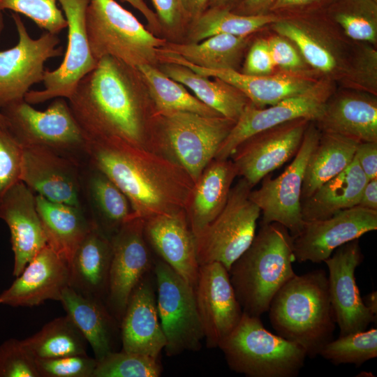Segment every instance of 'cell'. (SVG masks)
<instances>
[{
    "instance_id": "cell-38",
    "label": "cell",
    "mask_w": 377,
    "mask_h": 377,
    "mask_svg": "<svg viewBox=\"0 0 377 377\" xmlns=\"http://www.w3.org/2000/svg\"><path fill=\"white\" fill-rule=\"evenodd\" d=\"M22 341L36 360L87 354V340L67 315L52 320Z\"/></svg>"
},
{
    "instance_id": "cell-14",
    "label": "cell",
    "mask_w": 377,
    "mask_h": 377,
    "mask_svg": "<svg viewBox=\"0 0 377 377\" xmlns=\"http://www.w3.org/2000/svg\"><path fill=\"white\" fill-rule=\"evenodd\" d=\"M333 93L330 82L322 80L304 92L268 108H259L250 103L221 144L214 158H230L242 142L267 129L298 119L314 121Z\"/></svg>"
},
{
    "instance_id": "cell-41",
    "label": "cell",
    "mask_w": 377,
    "mask_h": 377,
    "mask_svg": "<svg viewBox=\"0 0 377 377\" xmlns=\"http://www.w3.org/2000/svg\"><path fill=\"white\" fill-rule=\"evenodd\" d=\"M319 355L334 364H353L359 367L377 357V330L339 336L328 342Z\"/></svg>"
},
{
    "instance_id": "cell-48",
    "label": "cell",
    "mask_w": 377,
    "mask_h": 377,
    "mask_svg": "<svg viewBox=\"0 0 377 377\" xmlns=\"http://www.w3.org/2000/svg\"><path fill=\"white\" fill-rule=\"evenodd\" d=\"M267 42L274 66L286 72L303 73L305 61L288 39L278 34L267 39Z\"/></svg>"
},
{
    "instance_id": "cell-12",
    "label": "cell",
    "mask_w": 377,
    "mask_h": 377,
    "mask_svg": "<svg viewBox=\"0 0 377 377\" xmlns=\"http://www.w3.org/2000/svg\"><path fill=\"white\" fill-rule=\"evenodd\" d=\"M18 40L0 51V110L24 100L31 87L43 81L45 63L63 54L58 34L44 32L39 38L30 36L20 14L13 13Z\"/></svg>"
},
{
    "instance_id": "cell-25",
    "label": "cell",
    "mask_w": 377,
    "mask_h": 377,
    "mask_svg": "<svg viewBox=\"0 0 377 377\" xmlns=\"http://www.w3.org/2000/svg\"><path fill=\"white\" fill-rule=\"evenodd\" d=\"M151 272L132 292L120 321L122 350L158 358L166 345Z\"/></svg>"
},
{
    "instance_id": "cell-27",
    "label": "cell",
    "mask_w": 377,
    "mask_h": 377,
    "mask_svg": "<svg viewBox=\"0 0 377 377\" xmlns=\"http://www.w3.org/2000/svg\"><path fill=\"white\" fill-rule=\"evenodd\" d=\"M112 253L111 238L95 223L69 263V287L105 303Z\"/></svg>"
},
{
    "instance_id": "cell-13",
    "label": "cell",
    "mask_w": 377,
    "mask_h": 377,
    "mask_svg": "<svg viewBox=\"0 0 377 377\" xmlns=\"http://www.w3.org/2000/svg\"><path fill=\"white\" fill-rule=\"evenodd\" d=\"M90 0H59L67 21V46L58 68L45 70L44 87L30 90L24 101L31 105L56 98L68 99L80 81L97 65L92 55L87 34L85 15Z\"/></svg>"
},
{
    "instance_id": "cell-44",
    "label": "cell",
    "mask_w": 377,
    "mask_h": 377,
    "mask_svg": "<svg viewBox=\"0 0 377 377\" xmlns=\"http://www.w3.org/2000/svg\"><path fill=\"white\" fill-rule=\"evenodd\" d=\"M343 75L354 90L376 95L377 51L374 45L366 43L359 47Z\"/></svg>"
},
{
    "instance_id": "cell-29",
    "label": "cell",
    "mask_w": 377,
    "mask_h": 377,
    "mask_svg": "<svg viewBox=\"0 0 377 377\" xmlns=\"http://www.w3.org/2000/svg\"><path fill=\"white\" fill-rule=\"evenodd\" d=\"M59 302L91 347L97 361L115 351L119 322L102 301L84 297L72 288H66Z\"/></svg>"
},
{
    "instance_id": "cell-61",
    "label": "cell",
    "mask_w": 377,
    "mask_h": 377,
    "mask_svg": "<svg viewBox=\"0 0 377 377\" xmlns=\"http://www.w3.org/2000/svg\"><path fill=\"white\" fill-rule=\"evenodd\" d=\"M374 1H376V2H377V0H374Z\"/></svg>"
},
{
    "instance_id": "cell-5",
    "label": "cell",
    "mask_w": 377,
    "mask_h": 377,
    "mask_svg": "<svg viewBox=\"0 0 377 377\" xmlns=\"http://www.w3.org/2000/svg\"><path fill=\"white\" fill-rule=\"evenodd\" d=\"M85 24L90 49L97 61L109 56L133 68L145 64L156 66L158 50L167 43L115 0H90Z\"/></svg>"
},
{
    "instance_id": "cell-58",
    "label": "cell",
    "mask_w": 377,
    "mask_h": 377,
    "mask_svg": "<svg viewBox=\"0 0 377 377\" xmlns=\"http://www.w3.org/2000/svg\"><path fill=\"white\" fill-rule=\"evenodd\" d=\"M364 305L377 318V291L374 290L362 297Z\"/></svg>"
},
{
    "instance_id": "cell-17",
    "label": "cell",
    "mask_w": 377,
    "mask_h": 377,
    "mask_svg": "<svg viewBox=\"0 0 377 377\" xmlns=\"http://www.w3.org/2000/svg\"><path fill=\"white\" fill-rule=\"evenodd\" d=\"M311 121L298 119L256 133L242 142L230 158L237 176L253 188L297 154Z\"/></svg>"
},
{
    "instance_id": "cell-60",
    "label": "cell",
    "mask_w": 377,
    "mask_h": 377,
    "mask_svg": "<svg viewBox=\"0 0 377 377\" xmlns=\"http://www.w3.org/2000/svg\"><path fill=\"white\" fill-rule=\"evenodd\" d=\"M0 126L7 128L6 121L5 119V117H3L2 113L1 112V111H0Z\"/></svg>"
},
{
    "instance_id": "cell-9",
    "label": "cell",
    "mask_w": 377,
    "mask_h": 377,
    "mask_svg": "<svg viewBox=\"0 0 377 377\" xmlns=\"http://www.w3.org/2000/svg\"><path fill=\"white\" fill-rule=\"evenodd\" d=\"M252 188L241 177L232 186L222 211L195 237L199 265L216 262L229 271L249 248L260 215V208L249 198Z\"/></svg>"
},
{
    "instance_id": "cell-16",
    "label": "cell",
    "mask_w": 377,
    "mask_h": 377,
    "mask_svg": "<svg viewBox=\"0 0 377 377\" xmlns=\"http://www.w3.org/2000/svg\"><path fill=\"white\" fill-rule=\"evenodd\" d=\"M20 181L50 201L84 207L80 161L52 149L22 147Z\"/></svg>"
},
{
    "instance_id": "cell-54",
    "label": "cell",
    "mask_w": 377,
    "mask_h": 377,
    "mask_svg": "<svg viewBox=\"0 0 377 377\" xmlns=\"http://www.w3.org/2000/svg\"><path fill=\"white\" fill-rule=\"evenodd\" d=\"M188 24L196 20L209 7V0H181Z\"/></svg>"
},
{
    "instance_id": "cell-39",
    "label": "cell",
    "mask_w": 377,
    "mask_h": 377,
    "mask_svg": "<svg viewBox=\"0 0 377 377\" xmlns=\"http://www.w3.org/2000/svg\"><path fill=\"white\" fill-rule=\"evenodd\" d=\"M281 17L272 13L242 15L226 8H208L189 25V42L198 43L210 36L228 34L247 36Z\"/></svg>"
},
{
    "instance_id": "cell-31",
    "label": "cell",
    "mask_w": 377,
    "mask_h": 377,
    "mask_svg": "<svg viewBox=\"0 0 377 377\" xmlns=\"http://www.w3.org/2000/svg\"><path fill=\"white\" fill-rule=\"evenodd\" d=\"M367 181L354 156L347 168L302 200L304 221L325 219L357 205Z\"/></svg>"
},
{
    "instance_id": "cell-4",
    "label": "cell",
    "mask_w": 377,
    "mask_h": 377,
    "mask_svg": "<svg viewBox=\"0 0 377 377\" xmlns=\"http://www.w3.org/2000/svg\"><path fill=\"white\" fill-rule=\"evenodd\" d=\"M293 237L283 225L260 223L242 256L228 271L243 312L260 317L279 290L293 276Z\"/></svg>"
},
{
    "instance_id": "cell-10",
    "label": "cell",
    "mask_w": 377,
    "mask_h": 377,
    "mask_svg": "<svg viewBox=\"0 0 377 377\" xmlns=\"http://www.w3.org/2000/svg\"><path fill=\"white\" fill-rule=\"evenodd\" d=\"M156 305L166 345L172 357L201 348L204 334L199 317L195 288L161 258L153 267Z\"/></svg>"
},
{
    "instance_id": "cell-15",
    "label": "cell",
    "mask_w": 377,
    "mask_h": 377,
    "mask_svg": "<svg viewBox=\"0 0 377 377\" xmlns=\"http://www.w3.org/2000/svg\"><path fill=\"white\" fill-rule=\"evenodd\" d=\"M112 253L105 304L119 322L128 299L154 260L144 235V220L131 217L111 237Z\"/></svg>"
},
{
    "instance_id": "cell-50",
    "label": "cell",
    "mask_w": 377,
    "mask_h": 377,
    "mask_svg": "<svg viewBox=\"0 0 377 377\" xmlns=\"http://www.w3.org/2000/svg\"><path fill=\"white\" fill-rule=\"evenodd\" d=\"M162 30L177 32L188 24L181 0H151Z\"/></svg>"
},
{
    "instance_id": "cell-52",
    "label": "cell",
    "mask_w": 377,
    "mask_h": 377,
    "mask_svg": "<svg viewBox=\"0 0 377 377\" xmlns=\"http://www.w3.org/2000/svg\"><path fill=\"white\" fill-rule=\"evenodd\" d=\"M275 0H242L232 10L242 15L267 13Z\"/></svg>"
},
{
    "instance_id": "cell-32",
    "label": "cell",
    "mask_w": 377,
    "mask_h": 377,
    "mask_svg": "<svg viewBox=\"0 0 377 377\" xmlns=\"http://www.w3.org/2000/svg\"><path fill=\"white\" fill-rule=\"evenodd\" d=\"M160 70L168 77L189 88L206 105L235 121L251 103L238 89L219 78L210 80L184 66L174 64L164 63Z\"/></svg>"
},
{
    "instance_id": "cell-55",
    "label": "cell",
    "mask_w": 377,
    "mask_h": 377,
    "mask_svg": "<svg viewBox=\"0 0 377 377\" xmlns=\"http://www.w3.org/2000/svg\"><path fill=\"white\" fill-rule=\"evenodd\" d=\"M357 205L377 211V177L367 181Z\"/></svg>"
},
{
    "instance_id": "cell-1",
    "label": "cell",
    "mask_w": 377,
    "mask_h": 377,
    "mask_svg": "<svg viewBox=\"0 0 377 377\" xmlns=\"http://www.w3.org/2000/svg\"><path fill=\"white\" fill-rule=\"evenodd\" d=\"M68 102L87 140L115 139L158 153L156 114L135 68L103 57Z\"/></svg>"
},
{
    "instance_id": "cell-11",
    "label": "cell",
    "mask_w": 377,
    "mask_h": 377,
    "mask_svg": "<svg viewBox=\"0 0 377 377\" xmlns=\"http://www.w3.org/2000/svg\"><path fill=\"white\" fill-rule=\"evenodd\" d=\"M320 135L314 121H310L291 163L274 179L270 174L265 176L260 188L251 191L249 198L263 215L260 223H279L293 236L302 230L304 223L301 204L305 170Z\"/></svg>"
},
{
    "instance_id": "cell-40",
    "label": "cell",
    "mask_w": 377,
    "mask_h": 377,
    "mask_svg": "<svg viewBox=\"0 0 377 377\" xmlns=\"http://www.w3.org/2000/svg\"><path fill=\"white\" fill-rule=\"evenodd\" d=\"M333 20L355 40L374 45L377 41V2L374 0H335Z\"/></svg>"
},
{
    "instance_id": "cell-51",
    "label": "cell",
    "mask_w": 377,
    "mask_h": 377,
    "mask_svg": "<svg viewBox=\"0 0 377 377\" xmlns=\"http://www.w3.org/2000/svg\"><path fill=\"white\" fill-rule=\"evenodd\" d=\"M355 158L368 180L377 177V142H360Z\"/></svg>"
},
{
    "instance_id": "cell-53",
    "label": "cell",
    "mask_w": 377,
    "mask_h": 377,
    "mask_svg": "<svg viewBox=\"0 0 377 377\" xmlns=\"http://www.w3.org/2000/svg\"><path fill=\"white\" fill-rule=\"evenodd\" d=\"M128 3L134 8L138 10L147 20L149 26V31L159 33L162 29L156 14L149 8L144 0H121Z\"/></svg>"
},
{
    "instance_id": "cell-35",
    "label": "cell",
    "mask_w": 377,
    "mask_h": 377,
    "mask_svg": "<svg viewBox=\"0 0 377 377\" xmlns=\"http://www.w3.org/2000/svg\"><path fill=\"white\" fill-rule=\"evenodd\" d=\"M277 34L288 39L315 70L331 75L346 69L339 49L308 22L280 18L272 24Z\"/></svg>"
},
{
    "instance_id": "cell-19",
    "label": "cell",
    "mask_w": 377,
    "mask_h": 377,
    "mask_svg": "<svg viewBox=\"0 0 377 377\" xmlns=\"http://www.w3.org/2000/svg\"><path fill=\"white\" fill-rule=\"evenodd\" d=\"M376 229L377 211L359 205L325 219L304 221L293 236L295 260L320 263L338 247Z\"/></svg>"
},
{
    "instance_id": "cell-46",
    "label": "cell",
    "mask_w": 377,
    "mask_h": 377,
    "mask_svg": "<svg viewBox=\"0 0 377 377\" xmlns=\"http://www.w3.org/2000/svg\"><path fill=\"white\" fill-rule=\"evenodd\" d=\"M22 146L6 127L0 126V201L21 182Z\"/></svg>"
},
{
    "instance_id": "cell-26",
    "label": "cell",
    "mask_w": 377,
    "mask_h": 377,
    "mask_svg": "<svg viewBox=\"0 0 377 377\" xmlns=\"http://www.w3.org/2000/svg\"><path fill=\"white\" fill-rule=\"evenodd\" d=\"M314 123L320 132L377 142L376 95L354 89L333 93Z\"/></svg>"
},
{
    "instance_id": "cell-43",
    "label": "cell",
    "mask_w": 377,
    "mask_h": 377,
    "mask_svg": "<svg viewBox=\"0 0 377 377\" xmlns=\"http://www.w3.org/2000/svg\"><path fill=\"white\" fill-rule=\"evenodd\" d=\"M59 0H0V10H10L22 14L40 29L58 34L67 28V21L57 3Z\"/></svg>"
},
{
    "instance_id": "cell-7",
    "label": "cell",
    "mask_w": 377,
    "mask_h": 377,
    "mask_svg": "<svg viewBox=\"0 0 377 377\" xmlns=\"http://www.w3.org/2000/svg\"><path fill=\"white\" fill-rule=\"evenodd\" d=\"M235 123L223 116L188 112L156 114L158 152L179 165L195 182Z\"/></svg>"
},
{
    "instance_id": "cell-47",
    "label": "cell",
    "mask_w": 377,
    "mask_h": 377,
    "mask_svg": "<svg viewBox=\"0 0 377 377\" xmlns=\"http://www.w3.org/2000/svg\"><path fill=\"white\" fill-rule=\"evenodd\" d=\"M36 361L40 377H93L97 364L87 354Z\"/></svg>"
},
{
    "instance_id": "cell-24",
    "label": "cell",
    "mask_w": 377,
    "mask_h": 377,
    "mask_svg": "<svg viewBox=\"0 0 377 377\" xmlns=\"http://www.w3.org/2000/svg\"><path fill=\"white\" fill-rule=\"evenodd\" d=\"M144 235L151 249L194 288L199 272L195 237L185 209L144 220Z\"/></svg>"
},
{
    "instance_id": "cell-18",
    "label": "cell",
    "mask_w": 377,
    "mask_h": 377,
    "mask_svg": "<svg viewBox=\"0 0 377 377\" xmlns=\"http://www.w3.org/2000/svg\"><path fill=\"white\" fill-rule=\"evenodd\" d=\"M364 255L359 239L338 247L324 263L329 274L328 290L339 336L366 330L376 318L364 305L355 272Z\"/></svg>"
},
{
    "instance_id": "cell-28",
    "label": "cell",
    "mask_w": 377,
    "mask_h": 377,
    "mask_svg": "<svg viewBox=\"0 0 377 377\" xmlns=\"http://www.w3.org/2000/svg\"><path fill=\"white\" fill-rule=\"evenodd\" d=\"M237 169L230 158H214L204 169L185 208L190 228L197 237L224 208Z\"/></svg>"
},
{
    "instance_id": "cell-34",
    "label": "cell",
    "mask_w": 377,
    "mask_h": 377,
    "mask_svg": "<svg viewBox=\"0 0 377 377\" xmlns=\"http://www.w3.org/2000/svg\"><path fill=\"white\" fill-rule=\"evenodd\" d=\"M360 143L341 135L320 132L306 167L302 200L347 168L353 162Z\"/></svg>"
},
{
    "instance_id": "cell-49",
    "label": "cell",
    "mask_w": 377,
    "mask_h": 377,
    "mask_svg": "<svg viewBox=\"0 0 377 377\" xmlns=\"http://www.w3.org/2000/svg\"><path fill=\"white\" fill-rule=\"evenodd\" d=\"M274 67L267 39H256L247 52L242 73L252 75H268Z\"/></svg>"
},
{
    "instance_id": "cell-21",
    "label": "cell",
    "mask_w": 377,
    "mask_h": 377,
    "mask_svg": "<svg viewBox=\"0 0 377 377\" xmlns=\"http://www.w3.org/2000/svg\"><path fill=\"white\" fill-rule=\"evenodd\" d=\"M0 294V304L32 307L46 300L59 301L69 286L68 263L49 245L44 246Z\"/></svg>"
},
{
    "instance_id": "cell-59",
    "label": "cell",
    "mask_w": 377,
    "mask_h": 377,
    "mask_svg": "<svg viewBox=\"0 0 377 377\" xmlns=\"http://www.w3.org/2000/svg\"><path fill=\"white\" fill-rule=\"evenodd\" d=\"M5 27V21L3 11L0 10V39Z\"/></svg>"
},
{
    "instance_id": "cell-37",
    "label": "cell",
    "mask_w": 377,
    "mask_h": 377,
    "mask_svg": "<svg viewBox=\"0 0 377 377\" xmlns=\"http://www.w3.org/2000/svg\"><path fill=\"white\" fill-rule=\"evenodd\" d=\"M135 69L156 114L188 112L207 117L222 116L191 94L183 84L168 77L156 66L145 64Z\"/></svg>"
},
{
    "instance_id": "cell-22",
    "label": "cell",
    "mask_w": 377,
    "mask_h": 377,
    "mask_svg": "<svg viewBox=\"0 0 377 377\" xmlns=\"http://www.w3.org/2000/svg\"><path fill=\"white\" fill-rule=\"evenodd\" d=\"M0 219L10 232L14 253L13 274L19 276L47 243L36 202V194L22 182L13 186L0 201Z\"/></svg>"
},
{
    "instance_id": "cell-33",
    "label": "cell",
    "mask_w": 377,
    "mask_h": 377,
    "mask_svg": "<svg viewBox=\"0 0 377 377\" xmlns=\"http://www.w3.org/2000/svg\"><path fill=\"white\" fill-rule=\"evenodd\" d=\"M89 166L84 174L82 172V192L91 206L93 221L111 238L132 217L131 206L125 194L110 179Z\"/></svg>"
},
{
    "instance_id": "cell-42",
    "label": "cell",
    "mask_w": 377,
    "mask_h": 377,
    "mask_svg": "<svg viewBox=\"0 0 377 377\" xmlns=\"http://www.w3.org/2000/svg\"><path fill=\"white\" fill-rule=\"evenodd\" d=\"M161 373L158 358L121 350L97 361L93 377H158Z\"/></svg>"
},
{
    "instance_id": "cell-6",
    "label": "cell",
    "mask_w": 377,
    "mask_h": 377,
    "mask_svg": "<svg viewBox=\"0 0 377 377\" xmlns=\"http://www.w3.org/2000/svg\"><path fill=\"white\" fill-rule=\"evenodd\" d=\"M219 348L231 370L249 377H295L307 357L301 346L270 332L260 317L244 312Z\"/></svg>"
},
{
    "instance_id": "cell-36",
    "label": "cell",
    "mask_w": 377,
    "mask_h": 377,
    "mask_svg": "<svg viewBox=\"0 0 377 377\" xmlns=\"http://www.w3.org/2000/svg\"><path fill=\"white\" fill-rule=\"evenodd\" d=\"M249 36L219 34L198 43L167 42L161 50L200 68L237 70L248 45Z\"/></svg>"
},
{
    "instance_id": "cell-8",
    "label": "cell",
    "mask_w": 377,
    "mask_h": 377,
    "mask_svg": "<svg viewBox=\"0 0 377 377\" xmlns=\"http://www.w3.org/2000/svg\"><path fill=\"white\" fill-rule=\"evenodd\" d=\"M0 111L7 128L22 147H47L80 161V155L87 158V140L66 98H54L43 111L24 100Z\"/></svg>"
},
{
    "instance_id": "cell-30",
    "label": "cell",
    "mask_w": 377,
    "mask_h": 377,
    "mask_svg": "<svg viewBox=\"0 0 377 377\" xmlns=\"http://www.w3.org/2000/svg\"><path fill=\"white\" fill-rule=\"evenodd\" d=\"M37 210L47 243L68 263L95 222L84 207L50 201L36 195Z\"/></svg>"
},
{
    "instance_id": "cell-20",
    "label": "cell",
    "mask_w": 377,
    "mask_h": 377,
    "mask_svg": "<svg viewBox=\"0 0 377 377\" xmlns=\"http://www.w3.org/2000/svg\"><path fill=\"white\" fill-rule=\"evenodd\" d=\"M195 293L207 346L219 348L243 314L227 269L216 262L200 265Z\"/></svg>"
},
{
    "instance_id": "cell-57",
    "label": "cell",
    "mask_w": 377,
    "mask_h": 377,
    "mask_svg": "<svg viewBox=\"0 0 377 377\" xmlns=\"http://www.w3.org/2000/svg\"><path fill=\"white\" fill-rule=\"evenodd\" d=\"M242 0H209L208 8H226L233 10Z\"/></svg>"
},
{
    "instance_id": "cell-3",
    "label": "cell",
    "mask_w": 377,
    "mask_h": 377,
    "mask_svg": "<svg viewBox=\"0 0 377 377\" xmlns=\"http://www.w3.org/2000/svg\"><path fill=\"white\" fill-rule=\"evenodd\" d=\"M267 311L277 334L301 346L307 357L318 355L333 339L337 324L323 269L293 276L274 295Z\"/></svg>"
},
{
    "instance_id": "cell-2",
    "label": "cell",
    "mask_w": 377,
    "mask_h": 377,
    "mask_svg": "<svg viewBox=\"0 0 377 377\" xmlns=\"http://www.w3.org/2000/svg\"><path fill=\"white\" fill-rule=\"evenodd\" d=\"M89 164L125 194L132 217L145 220L185 209L194 181L164 155L115 139L87 140Z\"/></svg>"
},
{
    "instance_id": "cell-23",
    "label": "cell",
    "mask_w": 377,
    "mask_h": 377,
    "mask_svg": "<svg viewBox=\"0 0 377 377\" xmlns=\"http://www.w3.org/2000/svg\"><path fill=\"white\" fill-rule=\"evenodd\" d=\"M163 63L184 66L200 75L219 78L242 91L257 108L274 105L309 89L317 81L303 73L283 71L277 74L252 75L234 69H209L193 65L180 57L163 52Z\"/></svg>"
},
{
    "instance_id": "cell-56",
    "label": "cell",
    "mask_w": 377,
    "mask_h": 377,
    "mask_svg": "<svg viewBox=\"0 0 377 377\" xmlns=\"http://www.w3.org/2000/svg\"><path fill=\"white\" fill-rule=\"evenodd\" d=\"M317 0H275L270 10H281L311 3Z\"/></svg>"
},
{
    "instance_id": "cell-45",
    "label": "cell",
    "mask_w": 377,
    "mask_h": 377,
    "mask_svg": "<svg viewBox=\"0 0 377 377\" xmlns=\"http://www.w3.org/2000/svg\"><path fill=\"white\" fill-rule=\"evenodd\" d=\"M0 377H40L36 359L22 340L10 339L0 345Z\"/></svg>"
}]
</instances>
